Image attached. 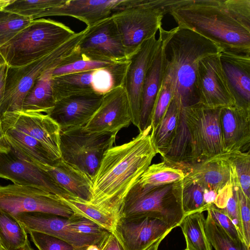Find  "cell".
Listing matches in <instances>:
<instances>
[{
    "mask_svg": "<svg viewBox=\"0 0 250 250\" xmlns=\"http://www.w3.org/2000/svg\"><path fill=\"white\" fill-rule=\"evenodd\" d=\"M106 250H123L116 237L111 233L109 237Z\"/></svg>",
    "mask_w": 250,
    "mask_h": 250,
    "instance_id": "48",
    "label": "cell"
},
{
    "mask_svg": "<svg viewBox=\"0 0 250 250\" xmlns=\"http://www.w3.org/2000/svg\"><path fill=\"white\" fill-rule=\"evenodd\" d=\"M0 178L63 197L71 195L46 172L23 160L11 147L7 152H0Z\"/></svg>",
    "mask_w": 250,
    "mask_h": 250,
    "instance_id": "17",
    "label": "cell"
},
{
    "mask_svg": "<svg viewBox=\"0 0 250 250\" xmlns=\"http://www.w3.org/2000/svg\"><path fill=\"white\" fill-rule=\"evenodd\" d=\"M233 165L239 184L246 196L250 200V154L237 151L226 153Z\"/></svg>",
    "mask_w": 250,
    "mask_h": 250,
    "instance_id": "39",
    "label": "cell"
},
{
    "mask_svg": "<svg viewBox=\"0 0 250 250\" xmlns=\"http://www.w3.org/2000/svg\"><path fill=\"white\" fill-rule=\"evenodd\" d=\"M13 216L27 232L35 231L45 233L86 249L91 245L103 246L110 233L104 237L83 234L74 230L67 218L39 212H21Z\"/></svg>",
    "mask_w": 250,
    "mask_h": 250,
    "instance_id": "11",
    "label": "cell"
},
{
    "mask_svg": "<svg viewBox=\"0 0 250 250\" xmlns=\"http://www.w3.org/2000/svg\"><path fill=\"white\" fill-rule=\"evenodd\" d=\"M10 148L4 135L0 113V152H7Z\"/></svg>",
    "mask_w": 250,
    "mask_h": 250,
    "instance_id": "47",
    "label": "cell"
},
{
    "mask_svg": "<svg viewBox=\"0 0 250 250\" xmlns=\"http://www.w3.org/2000/svg\"><path fill=\"white\" fill-rule=\"evenodd\" d=\"M46 172L61 187L71 195L89 202L92 197V179L62 158L52 165L39 163L33 165Z\"/></svg>",
    "mask_w": 250,
    "mask_h": 250,
    "instance_id": "24",
    "label": "cell"
},
{
    "mask_svg": "<svg viewBox=\"0 0 250 250\" xmlns=\"http://www.w3.org/2000/svg\"><path fill=\"white\" fill-rule=\"evenodd\" d=\"M4 62L5 61H4L2 56H1V55L0 53V64Z\"/></svg>",
    "mask_w": 250,
    "mask_h": 250,
    "instance_id": "52",
    "label": "cell"
},
{
    "mask_svg": "<svg viewBox=\"0 0 250 250\" xmlns=\"http://www.w3.org/2000/svg\"><path fill=\"white\" fill-rule=\"evenodd\" d=\"M236 189L237 194L240 217L242 224L244 240L246 245L250 246V200L243 193L237 180L236 174L235 177Z\"/></svg>",
    "mask_w": 250,
    "mask_h": 250,
    "instance_id": "43",
    "label": "cell"
},
{
    "mask_svg": "<svg viewBox=\"0 0 250 250\" xmlns=\"http://www.w3.org/2000/svg\"><path fill=\"white\" fill-rule=\"evenodd\" d=\"M175 86L170 76L165 72L163 80L158 91L151 120V131L157 126L166 112L174 96Z\"/></svg>",
    "mask_w": 250,
    "mask_h": 250,
    "instance_id": "37",
    "label": "cell"
},
{
    "mask_svg": "<svg viewBox=\"0 0 250 250\" xmlns=\"http://www.w3.org/2000/svg\"><path fill=\"white\" fill-rule=\"evenodd\" d=\"M173 229L155 218L145 216H122L112 232L123 250H146Z\"/></svg>",
    "mask_w": 250,
    "mask_h": 250,
    "instance_id": "15",
    "label": "cell"
},
{
    "mask_svg": "<svg viewBox=\"0 0 250 250\" xmlns=\"http://www.w3.org/2000/svg\"><path fill=\"white\" fill-rule=\"evenodd\" d=\"M0 240L7 250H34L23 226L13 216L1 210Z\"/></svg>",
    "mask_w": 250,
    "mask_h": 250,
    "instance_id": "31",
    "label": "cell"
},
{
    "mask_svg": "<svg viewBox=\"0 0 250 250\" xmlns=\"http://www.w3.org/2000/svg\"><path fill=\"white\" fill-rule=\"evenodd\" d=\"M122 0H66L62 4L48 9L33 20L48 16L71 17L91 27L111 16L113 10Z\"/></svg>",
    "mask_w": 250,
    "mask_h": 250,
    "instance_id": "21",
    "label": "cell"
},
{
    "mask_svg": "<svg viewBox=\"0 0 250 250\" xmlns=\"http://www.w3.org/2000/svg\"><path fill=\"white\" fill-rule=\"evenodd\" d=\"M219 120L225 153L250 146V112L236 105L221 108Z\"/></svg>",
    "mask_w": 250,
    "mask_h": 250,
    "instance_id": "22",
    "label": "cell"
},
{
    "mask_svg": "<svg viewBox=\"0 0 250 250\" xmlns=\"http://www.w3.org/2000/svg\"><path fill=\"white\" fill-rule=\"evenodd\" d=\"M44 72L35 82L24 100L22 110L49 115L55 106L52 86V71Z\"/></svg>",
    "mask_w": 250,
    "mask_h": 250,
    "instance_id": "30",
    "label": "cell"
},
{
    "mask_svg": "<svg viewBox=\"0 0 250 250\" xmlns=\"http://www.w3.org/2000/svg\"><path fill=\"white\" fill-rule=\"evenodd\" d=\"M179 182L158 186L137 182L126 197L122 216H148L178 227L184 217Z\"/></svg>",
    "mask_w": 250,
    "mask_h": 250,
    "instance_id": "7",
    "label": "cell"
},
{
    "mask_svg": "<svg viewBox=\"0 0 250 250\" xmlns=\"http://www.w3.org/2000/svg\"><path fill=\"white\" fill-rule=\"evenodd\" d=\"M2 127H12L36 139L57 158H61L59 125L48 114L43 113L15 111L1 115Z\"/></svg>",
    "mask_w": 250,
    "mask_h": 250,
    "instance_id": "14",
    "label": "cell"
},
{
    "mask_svg": "<svg viewBox=\"0 0 250 250\" xmlns=\"http://www.w3.org/2000/svg\"><path fill=\"white\" fill-rule=\"evenodd\" d=\"M184 250H188V249L186 248V249H185Z\"/></svg>",
    "mask_w": 250,
    "mask_h": 250,
    "instance_id": "54",
    "label": "cell"
},
{
    "mask_svg": "<svg viewBox=\"0 0 250 250\" xmlns=\"http://www.w3.org/2000/svg\"><path fill=\"white\" fill-rule=\"evenodd\" d=\"M230 164L231 168L230 179L231 187L226 202L225 208L222 209L231 220L244 240L242 224L240 217L238 200L235 183L236 172L233 165L230 162Z\"/></svg>",
    "mask_w": 250,
    "mask_h": 250,
    "instance_id": "42",
    "label": "cell"
},
{
    "mask_svg": "<svg viewBox=\"0 0 250 250\" xmlns=\"http://www.w3.org/2000/svg\"><path fill=\"white\" fill-rule=\"evenodd\" d=\"M86 31L85 28L76 33L62 45L42 58L20 67L8 66L0 114L22 110L25 96L44 72L81 58L78 45Z\"/></svg>",
    "mask_w": 250,
    "mask_h": 250,
    "instance_id": "6",
    "label": "cell"
},
{
    "mask_svg": "<svg viewBox=\"0 0 250 250\" xmlns=\"http://www.w3.org/2000/svg\"><path fill=\"white\" fill-rule=\"evenodd\" d=\"M205 229L207 238L215 250H250L245 243H238L233 240L208 213Z\"/></svg>",
    "mask_w": 250,
    "mask_h": 250,
    "instance_id": "35",
    "label": "cell"
},
{
    "mask_svg": "<svg viewBox=\"0 0 250 250\" xmlns=\"http://www.w3.org/2000/svg\"><path fill=\"white\" fill-rule=\"evenodd\" d=\"M181 104L174 96L156 128L151 131L152 142L157 153L162 157L167 152L176 136Z\"/></svg>",
    "mask_w": 250,
    "mask_h": 250,
    "instance_id": "28",
    "label": "cell"
},
{
    "mask_svg": "<svg viewBox=\"0 0 250 250\" xmlns=\"http://www.w3.org/2000/svg\"><path fill=\"white\" fill-rule=\"evenodd\" d=\"M179 184L184 216L207 211L209 207L214 204L216 201L218 196L216 192L208 189L187 174Z\"/></svg>",
    "mask_w": 250,
    "mask_h": 250,
    "instance_id": "27",
    "label": "cell"
},
{
    "mask_svg": "<svg viewBox=\"0 0 250 250\" xmlns=\"http://www.w3.org/2000/svg\"><path fill=\"white\" fill-rule=\"evenodd\" d=\"M108 243V242H107ZM107 244L106 245V246L104 247V249L103 250H106V247H107Z\"/></svg>",
    "mask_w": 250,
    "mask_h": 250,
    "instance_id": "53",
    "label": "cell"
},
{
    "mask_svg": "<svg viewBox=\"0 0 250 250\" xmlns=\"http://www.w3.org/2000/svg\"><path fill=\"white\" fill-rule=\"evenodd\" d=\"M166 236H164L160 238L150 247H149L146 250H158L159 245Z\"/></svg>",
    "mask_w": 250,
    "mask_h": 250,
    "instance_id": "49",
    "label": "cell"
},
{
    "mask_svg": "<svg viewBox=\"0 0 250 250\" xmlns=\"http://www.w3.org/2000/svg\"><path fill=\"white\" fill-rule=\"evenodd\" d=\"M8 68V65L5 62L0 64V108L5 94Z\"/></svg>",
    "mask_w": 250,
    "mask_h": 250,
    "instance_id": "46",
    "label": "cell"
},
{
    "mask_svg": "<svg viewBox=\"0 0 250 250\" xmlns=\"http://www.w3.org/2000/svg\"><path fill=\"white\" fill-rule=\"evenodd\" d=\"M205 218L203 212L184 216L179 224L188 250H212L205 229Z\"/></svg>",
    "mask_w": 250,
    "mask_h": 250,
    "instance_id": "32",
    "label": "cell"
},
{
    "mask_svg": "<svg viewBox=\"0 0 250 250\" xmlns=\"http://www.w3.org/2000/svg\"><path fill=\"white\" fill-rule=\"evenodd\" d=\"M198 103L209 108L236 105L220 61L219 53L200 60L197 65Z\"/></svg>",
    "mask_w": 250,
    "mask_h": 250,
    "instance_id": "12",
    "label": "cell"
},
{
    "mask_svg": "<svg viewBox=\"0 0 250 250\" xmlns=\"http://www.w3.org/2000/svg\"><path fill=\"white\" fill-rule=\"evenodd\" d=\"M39 250H85L76 248L57 237L35 231L27 232Z\"/></svg>",
    "mask_w": 250,
    "mask_h": 250,
    "instance_id": "41",
    "label": "cell"
},
{
    "mask_svg": "<svg viewBox=\"0 0 250 250\" xmlns=\"http://www.w3.org/2000/svg\"><path fill=\"white\" fill-rule=\"evenodd\" d=\"M0 250H7L2 245L0 240Z\"/></svg>",
    "mask_w": 250,
    "mask_h": 250,
    "instance_id": "51",
    "label": "cell"
},
{
    "mask_svg": "<svg viewBox=\"0 0 250 250\" xmlns=\"http://www.w3.org/2000/svg\"><path fill=\"white\" fill-rule=\"evenodd\" d=\"M3 129L10 146L27 162L51 166L58 159L42 144L30 136L12 127H3Z\"/></svg>",
    "mask_w": 250,
    "mask_h": 250,
    "instance_id": "26",
    "label": "cell"
},
{
    "mask_svg": "<svg viewBox=\"0 0 250 250\" xmlns=\"http://www.w3.org/2000/svg\"><path fill=\"white\" fill-rule=\"evenodd\" d=\"M76 33L59 21L33 20L0 48V53L8 66L20 67L48 55Z\"/></svg>",
    "mask_w": 250,
    "mask_h": 250,
    "instance_id": "5",
    "label": "cell"
},
{
    "mask_svg": "<svg viewBox=\"0 0 250 250\" xmlns=\"http://www.w3.org/2000/svg\"><path fill=\"white\" fill-rule=\"evenodd\" d=\"M184 107L193 128L201 161L225 153L219 120L221 108H209L199 103Z\"/></svg>",
    "mask_w": 250,
    "mask_h": 250,
    "instance_id": "16",
    "label": "cell"
},
{
    "mask_svg": "<svg viewBox=\"0 0 250 250\" xmlns=\"http://www.w3.org/2000/svg\"><path fill=\"white\" fill-rule=\"evenodd\" d=\"M66 0H12L4 10L19 15L33 18L41 13L60 6Z\"/></svg>",
    "mask_w": 250,
    "mask_h": 250,
    "instance_id": "36",
    "label": "cell"
},
{
    "mask_svg": "<svg viewBox=\"0 0 250 250\" xmlns=\"http://www.w3.org/2000/svg\"><path fill=\"white\" fill-rule=\"evenodd\" d=\"M116 135L90 133L83 127L61 131V158L93 179L104 153L113 146Z\"/></svg>",
    "mask_w": 250,
    "mask_h": 250,
    "instance_id": "8",
    "label": "cell"
},
{
    "mask_svg": "<svg viewBox=\"0 0 250 250\" xmlns=\"http://www.w3.org/2000/svg\"><path fill=\"white\" fill-rule=\"evenodd\" d=\"M108 239H109V238H108ZM108 239L107 241H106V242L105 243V244L103 247H101L97 245H91L88 246L86 248L85 250H103L104 249V247L107 244V243L108 242Z\"/></svg>",
    "mask_w": 250,
    "mask_h": 250,
    "instance_id": "50",
    "label": "cell"
},
{
    "mask_svg": "<svg viewBox=\"0 0 250 250\" xmlns=\"http://www.w3.org/2000/svg\"><path fill=\"white\" fill-rule=\"evenodd\" d=\"M33 20L31 18L0 9V48Z\"/></svg>",
    "mask_w": 250,
    "mask_h": 250,
    "instance_id": "38",
    "label": "cell"
},
{
    "mask_svg": "<svg viewBox=\"0 0 250 250\" xmlns=\"http://www.w3.org/2000/svg\"><path fill=\"white\" fill-rule=\"evenodd\" d=\"M151 131L150 125L129 142L108 149L92 179L88 202L116 225L127 194L157 154Z\"/></svg>",
    "mask_w": 250,
    "mask_h": 250,
    "instance_id": "1",
    "label": "cell"
},
{
    "mask_svg": "<svg viewBox=\"0 0 250 250\" xmlns=\"http://www.w3.org/2000/svg\"><path fill=\"white\" fill-rule=\"evenodd\" d=\"M170 14L222 51L250 54V0H193Z\"/></svg>",
    "mask_w": 250,
    "mask_h": 250,
    "instance_id": "2",
    "label": "cell"
},
{
    "mask_svg": "<svg viewBox=\"0 0 250 250\" xmlns=\"http://www.w3.org/2000/svg\"><path fill=\"white\" fill-rule=\"evenodd\" d=\"M207 211L214 221L233 240L238 243H245L235 225L222 209L212 204Z\"/></svg>",
    "mask_w": 250,
    "mask_h": 250,
    "instance_id": "45",
    "label": "cell"
},
{
    "mask_svg": "<svg viewBox=\"0 0 250 250\" xmlns=\"http://www.w3.org/2000/svg\"><path fill=\"white\" fill-rule=\"evenodd\" d=\"M114 63L115 62L90 60L82 57L53 69L52 71V77L66 74L94 70L109 66Z\"/></svg>",
    "mask_w": 250,
    "mask_h": 250,
    "instance_id": "40",
    "label": "cell"
},
{
    "mask_svg": "<svg viewBox=\"0 0 250 250\" xmlns=\"http://www.w3.org/2000/svg\"><path fill=\"white\" fill-rule=\"evenodd\" d=\"M187 2V0H122L111 16L128 59L144 42L156 35L165 15Z\"/></svg>",
    "mask_w": 250,
    "mask_h": 250,
    "instance_id": "4",
    "label": "cell"
},
{
    "mask_svg": "<svg viewBox=\"0 0 250 250\" xmlns=\"http://www.w3.org/2000/svg\"><path fill=\"white\" fill-rule=\"evenodd\" d=\"M219 58L236 105L250 112V54L221 51Z\"/></svg>",
    "mask_w": 250,
    "mask_h": 250,
    "instance_id": "20",
    "label": "cell"
},
{
    "mask_svg": "<svg viewBox=\"0 0 250 250\" xmlns=\"http://www.w3.org/2000/svg\"><path fill=\"white\" fill-rule=\"evenodd\" d=\"M154 35L143 42L138 50L129 58L122 86L129 102L131 123L139 126L142 94L147 72L154 60L162 44V36Z\"/></svg>",
    "mask_w": 250,
    "mask_h": 250,
    "instance_id": "13",
    "label": "cell"
},
{
    "mask_svg": "<svg viewBox=\"0 0 250 250\" xmlns=\"http://www.w3.org/2000/svg\"><path fill=\"white\" fill-rule=\"evenodd\" d=\"M0 210L12 215L21 212H39L65 218H69L74 213L59 195L14 184L0 185Z\"/></svg>",
    "mask_w": 250,
    "mask_h": 250,
    "instance_id": "9",
    "label": "cell"
},
{
    "mask_svg": "<svg viewBox=\"0 0 250 250\" xmlns=\"http://www.w3.org/2000/svg\"><path fill=\"white\" fill-rule=\"evenodd\" d=\"M78 48L82 57L118 62L129 60L117 25L111 16L87 27Z\"/></svg>",
    "mask_w": 250,
    "mask_h": 250,
    "instance_id": "10",
    "label": "cell"
},
{
    "mask_svg": "<svg viewBox=\"0 0 250 250\" xmlns=\"http://www.w3.org/2000/svg\"><path fill=\"white\" fill-rule=\"evenodd\" d=\"M104 96L93 92L66 97L56 102L49 115L61 131L84 127L100 106Z\"/></svg>",
    "mask_w": 250,
    "mask_h": 250,
    "instance_id": "19",
    "label": "cell"
},
{
    "mask_svg": "<svg viewBox=\"0 0 250 250\" xmlns=\"http://www.w3.org/2000/svg\"><path fill=\"white\" fill-rule=\"evenodd\" d=\"M129 62V60L115 62L109 66L94 70L92 76L94 92L104 95L122 86Z\"/></svg>",
    "mask_w": 250,
    "mask_h": 250,
    "instance_id": "34",
    "label": "cell"
},
{
    "mask_svg": "<svg viewBox=\"0 0 250 250\" xmlns=\"http://www.w3.org/2000/svg\"><path fill=\"white\" fill-rule=\"evenodd\" d=\"M67 219L72 228L80 233L104 237L110 233L91 220L77 213H73Z\"/></svg>",
    "mask_w": 250,
    "mask_h": 250,
    "instance_id": "44",
    "label": "cell"
},
{
    "mask_svg": "<svg viewBox=\"0 0 250 250\" xmlns=\"http://www.w3.org/2000/svg\"><path fill=\"white\" fill-rule=\"evenodd\" d=\"M94 70L52 77L51 86L55 102L71 96L94 92L92 86Z\"/></svg>",
    "mask_w": 250,
    "mask_h": 250,
    "instance_id": "29",
    "label": "cell"
},
{
    "mask_svg": "<svg viewBox=\"0 0 250 250\" xmlns=\"http://www.w3.org/2000/svg\"><path fill=\"white\" fill-rule=\"evenodd\" d=\"M187 175L218 194L230 183L231 168L226 153L183 167ZM218 197V196H217Z\"/></svg>",
    "mask_w": 250,
    "mask_h": 250,
    "instance_id": "23",
    "label": "cell"
},
{
    "mask_svg": "<svg viewBox=\"0 0 250 250\" xmlns=\"http://www.w3.org/2000/svg\"><path fill=\"white\" fill-rule=\"evenodd\" d=\"M165 72L172 79L174 96L187 106L198 103L196 73L199 61L222 50L196 32L178 26L167 31L161 27Z\"/></svg>",
    "mask_w": 250,
    "mask_h": 250,
    "instance_id": "3",
    "label": "cell"
},
{
    "mask_svg": "<svg viewBox=\"0 0 250 250\" xmlns=\"http://www.w3.org/2000/svg\"><path fill=\"white\" fill-rule=\"evenodd\" d=\"M131 123L130 104L123 86L104 96L102 102L83 127L90 133L108 132L117 134Z\"/></svg>",
    "mask_w": 250,
    "mask_h": 250,
    "instance_id": "18",
    "label": "cell"
},
{
    "mask_svg": "<svg viewBox=\"0 0 250 250\" xmlns=\"http://www.w3.org/2000/svg\"><path fill=\"white\" fill-rule=\"evenodd\" d=\"M183 167L163 161L150 165L138 183L143 186H158L182 181L187 175Z\"/></svg>",
    "mask_w": 250,
    "mask_h": 250,
    "instance_id": "33",
    "label": "cell"
},
{
    "mask_svg": "<svg viewBox=\"0 0 250 250\" xmlns=\"http://www.w3.org/2000/svg\"><path fill=\"white\" fill-rule=\"evenodd\" d=\"M164 73L165 61L162 38L161 46L147 72L143 85L138 127L140 132L151 125L155 101L163 80Z\"/></svg>",
    "mask_w": 250,
    "mask_h": 250,
    "instance_id": "25",
    "label": "cell"
}]
</instances>
